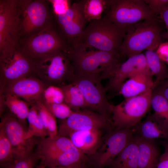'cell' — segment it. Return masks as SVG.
Listing matches in <instances>:
<instances>
[{"instance_id":"obj_21","label":"cell","mask_w":168,"mask_h":168,"mask_svg":"<svg viewBox=\"0 0 168 168\" xmlns=\"http://www.w3.org/2000/svg\"><path fill=\"white\" fill-rule=\"evenodd\" d=\"M134 136L138 145V168H156L161 154L155 140Z\"/></svg>"},{"instance_id":"obj_32","label":"cell","mask_w":168,"mask_h":168,"mask_svg":"<svg viewBox=\"0 0 168 168\" xmlns=\"http://www.w3.org/2000/svg\"><path fill=\"white\" fill-rule=\"evenodd\" d=\"M28 128L27 131V137L29 138L33 137L44 138L48 137V134L39 115L28 119Z\"/></svg>"},{"instance_id":"obj_7","label":"cell","mask_w":168,"mask_h":168,"mask_svg":"<svg viewBox=\"0 0 168 168\" xmlns=\"http://www.w3.org/2000/svg\"><path fill=\"white\" fill-rule=\"evenodd\" d=\"M27 0H0V53L17 45L21 15Z\"/></svg>"},{"instance_id":"obj_8","label":"cell","mask_w":168,"mask_h":168,"mask_svg":"<svg viewBox=\"0 0 168 168\" xmlns=\"http://www.w3.org/2000/svg\"><path fill=\"white\" fill-rule=\"evenodd\" d=\"M104 16L118 27L126 30L140 21L155 17L156 15L144 0H110Z\"/></svg>"},{"instance_id":"obj_2","label":"cell","mask_w":168,"mask_h":168,"mask_svg":"<svg viewBox=\"0 0 168 168\" xmlns=\"http://www.w3.org/2000/svg\"><path fill=\"white\" fill-rule=\"evenodd\" d=\"M161 30L156 17L128 27L120 49V54L124 58H128L145 50L155 51L161 42Z\"/></svg>"},{"instance_id":"obj_33","label":"cell","mask_w":168,"mask_h":168,"mask_svg":"<svg viewBox=\"0 0 168 168\" xmlns=\"http://www.w3.org/2000/svg\"><path fill=\"white\" fill-rule=\"evenodd\" d=\"M49 111L55 118L64 120L74 111L64 103H52L42 102Z\"/></svg>"},{"instance_id":"obj_31","label":"cell","mask_w":168,"mask_h":168,"mask_svg":"<svg viewBox=\"0 0 168 168\" xmlns=\"http://www.w3.org/2000/svg\"><path fill=\"white\" fill-rule=\"evenodd\" d=\"M14 159L12 147L4 130L0 127V165L4 168L13 164Z\"/></svg>"},{"instance_id":"obj_19","label":"cell","mask_w":168,"mask_h":168,"mask_svg":"<svg viewBox=\"0 0 168 168\" xmlns=\"http://www.w3.org/2000/svg\"><path fill=\"white\" fill-rule=\"evenodd\" d=\"M36 151L40 159L63 152L78 150L68 138L58 134L53 137L36 138Z\"/></svg>"},{"instance_id":"obj_3","label":"cell","mask_w":168,"mask_h":168,"mask_svg":"<svg viewBox=\"0 0 168 168\" xmlns=\"http://www.w3.org/2000/svg\"><path fill=\"white\" fill-rule=\"evenodd\" d=\"M71 52L75 74L100 75L109 79L114 69L123 62L119 53L87 49Z\"/></svg>"},{"instance_id":"obj_5","label":"cell","mask_w":168,"mask_h":168,"mask_svg":"<svg viewBox=\"0 0 168 168\" xmlns=\"http://www.w3.org/2000/svg\"><path fill=\"white\" fill-rule=\"evenodd\" d=\"M152 90L125 99L116 105L111 104L110 110L113 127L132 128L141 121L151 107Z\"/></svg>"},{"instance_id":"obj_11","label":"cell","mask_w":168,"mask_h":168,"mask_svg":"<svg viewBox=\"0 0 168 168\" xmlns=\"http://www.w3.org/2000/svg\"><path fill=\"white\" fill-rule=\"evenodd\" d=\"M98 75L75 74L70 82L76 86L82 93L87 109L110 118V104L108 101L106 90Z\"/></svg>"},{"instance_id":"obj_6","label":"cell","mask_w":168,"mask_h":168,"mask_svg":"<svg viewBox=\"0 0 168 168\" xmlns=\"http://www.w3.org/2000/svg\"><path fill=\"white\" fill-rule=\"evenodd\" d=\"M17 45L33 59L62 50H71L54 22L40 32L20 40Z\"/></svg>"},{"instance_id":"obj_42","label":"cell","mask_w":168,"mask_h":168,"mask_svg":"<svg viewBox=\"0 0 168 168\" xmlns=\"http://www.w3.org/2000/svg\"><path fill=\"white\" fill-rule=\"evenodd\" d=\"M84 163L77 164L72 166L66 167L61 166H57L54 167H48V168H86L84 166Z\"/></svg>"},{"instance_id":"obj_24","label":"cell","mask_w":168,"mask_h":168,"mask_svg":"<svg viewBox=\"0 0 168 168\" xmlns=\"http://www.w3.org/2000/svg\"><path fill=\"white\" fill-rule=\"evenodd\" d=\"M110 166L111 168H138V145L134 136Z\"/></svg>"},{"instance_id":"obj_38","label":"cell","mask_w":168,"mask_h":168,"mask_svg":"<svg viewBox=\"0 0 168 168\" xmlns=\"http://www.w3.org/2000/svg\"><path fill=\"white\" fill-rule=\"evenodd\" d=\"M164 152L160 156L156 168H168V139L161 142Z\"/></svg>"},{"instance_id":"obj_27","label":"cell","mask_w":168,"mask_h":168,"mask_svg":"<svg viewBox=\"0 0 168 168\" xmlns=\"http://www.w3.org/2000/svg\"><path fill=\"white\" fill-rule=\"evenodd\" d=\"M147 68L156 79L155 86L168 77V69L154 50H147L144 54Z\"/></svg>"},{"instance_id":"obj_22","label":"cell","mask_w":168,"mask_h":168,"mask_svg":"<svg viewBox=\"0 0 168 168\" xmlns=\"http://www.w3.org/2000/svg\"><path fill=\"white\" fill-rule=\"evenodd\" d=\"M132 129L134 135L145 139H168V132L155 119L152 114H149L144 120L141 121Z\"/></svg>"},{"instance_id":"obj_9","label":"cell","mask_w":168,"mask_h":168,"mask_svg":"<svg viewBox=\"0 0 168 168\" xmlns=\"http://www.w3.org/2000/svg\"><path fill=\"white\" fill-rule=\"evenodd\" d=\"M34 59L17 45L0 53V91L7 85L34 74Z\"/></svg>"},{"instance_id":"obj_29","label":"cell","mask_w":168,"mask_h":168,"mask_svg":"<svg viewBox=\"0 0 168 168\" xmlns=\"http://www.w3.org/2000/svg\"><path fill=\"white\" fill-rule=\"evenodd\" d=\"M110 0H84L82 12L86 20L90 21L100 19L109 7Z\"/></svg>"},{"instance_id":"obj_15","label":"cell","mask_w":168,"mask_h":168,"mask_svg":"<svg viewBox=\"0 0 168 168\" xmlns=\"http://www.w3.org/2000/svg\"><path fill=\"white\" fill-rule=\"evenodd\" d=\"M48 86L34 74L6 86L0 94H8L23 99L31 106L43 100V93Z\"/></svg>"},{"instance_id":"obj_39","label":"cell","mask_w":168,"mask_h":168,"mask_svg":"<svg viewBox=\"0 0 168 168\" xmlns=\"http://www.w3.org/2000/svg\"><path fill=\"white\" fill-rule=\"evenodd\" d=\"M155 50L161 60L168 64V41L161 42Z\"/></svg>"},{"instance_id":"obj_43","label":"cell","mask_w":168,"mask_h":168,"mask_svg":"<svg viewBox=\"0 0 168 168\" xmlns=\"http://www.w3.org/2000/svg\"><path fill=\"white\" fill-rule=\"evenodd\" d=\"M46 167L44 165L40 162L39 164L35 168H45Z\"/></svg>"},{"instance_id":"obj_20","label":"cell","mask_w":168,"mask_h":168,"mask_svg":"<svg viewBox=\"0 0 168 168\" xmlns=\"http://www.w3.org/2000/svg\"><path fill=\"white\" fill-rule=\"evenodd\" d=\"M101 130L75 131L68 137L73 145L85 155L94 153L99 146Z\"/></svg>"},{"instance_id":"obj_14","label":"cell","mask_w":168,"mask_h":168,"mask_svg":"<svg viewBox=\"0 0 168 168\" xmlns=\"http://www.w3.org/2000/svg\"><path fill=\"white\" fill-rule=\"evenodd\" d=\"M0 117V127L11 143L14 160L32 151L36 145V137L27 138L25 125L9 111Z\"/></svg>"},{"instance_id":"obj_23","label":"cell","mask_w":168,"mask_h":168,"mask_svg":"<svg viewBox=\"0 0 168 168\" xmlns=\"http://www.w3.org/2000/svg\"><path fill=\"white\" fill-rule=\"evenodd\" d=\"M85 155L77 150L61 152L53 156L40 159V162L46 167L61 166L69 167L84 163Z\"/></svg>"},{"instance_id":"obj_37","label":"cell","mask_w":168,"mask_h":168,"mask_svg":"<svg viewBox=\"0 0 168 168\" xmlns=\"http://www.w3.org/2000/svg\"><path fill=\"white\" fill-rule=\"evenodd\" d=\"M54 14H60L64 12L71 5L70 2L68 0H50Z\"/></svg>"},{"instance_id":"obj_28","label":"cell","mask_w":168,"mask_h":168,"mask_svg":"<svg viewBox=\"0 0 168 168\" xmlns=\"http://www.w3.org/2000/svg\"><path fill=\"white\" fill-rule=\"evenodd\" d=\"M60 87L64 94V103L73 111L81 109H87V106L83 95L79 88L75 85L69 83Z\"/></svg>"},{"instance_id":"obj_30","label":"cell","mask_w":168,"mask_h":168,"mask_svg":"<svg viewBox=\"0 0 168 168\" xmlns=\"http://www.w3.org/2000/svg\"><path fill=\"white\" fill-rule=\"evenodd\" d=\"M37 110L39 114L48 134L53 137L58 134L56 118L49 111L43 102L38 101L33 105Z\"/></svg>"},{"instance_id":"obj_1","label":"cell","mask_w":168,"mask_h":168,"mask_svg":"<svg viewBox=\"0 0 168 168\" xmlns=\"http://www.w3.org/2000/svg\"><path fill=\"white\" fill-rule=\"evenodd\" d=\"M126 31L104 15L98 19L89 22L78 44L73 48L81 50L93 49L120 54Z\"/></svg>"},{"instance_id":"obj_13","label":"cell","mask_w":168,"mask_h":168,"mask_svg":"<svg viewBox=\"0 0 168 168\" xmlns=\"http://www.w3.org/2000/svg\"><path fill=\"white\" fill-rule=\"evenodd\" d=\"M83 0L74 2L63 13L54 14L55 24L72 48L78 44L88 21L82 12Z\"/></svg>"},{"instance_id":"obj_16","label":"cell","mask_w":168,"mask_h":168,"mask_svg":"<svg viewBox=\"0 0 168 168\" xmlns=\"http://www.w3.org/2000/svg\"><path fill=\"white\" fill-rule=\"evenodd\" d=\"M134 136L132 128H114L110 130L96 158L99 167L110 165Z\"/></svg>"},{"instance_id":"obj_26","label":"cell","mask_w":168,"mask_h":168,"mask_svg":"<svg viewBox=\"0 0 168 168\" xmlns=\"http://www.w3.org/2000/svg\"><path fill=\"white\" fill-rule=\"evenodd\" d=\"M151 106L154 112L152 115L159 124L168 132V100L153 90Z\"/></svg>"},{"instance_id":"obj_4","label":"cell","mask_w":168,"mask_h":168,"mask_svg":"<svg viewBox=\"0 0 168 168\" xmlns=\"http://www.w3.org/2000/svg\"><path fill=\"white\" fill-rule=\"evenodd\" d=\"M71 50H62L33 59L34 74L47 86L70 83L75 75Z\"/></svg>"},{"instance_id":"obj_40","label":"cell","mask_w":168,"mask_h":168,"mask_svg":"<svg viewBox=\"0 0 168 168\" xmlns=\"http://www.w3.org/2000/svg\"><path fill=\"white\" fill-rule=\"evenodd\" d=\"M168 100V77L156 85L153 89Z\"/></svg>"},{"instance_id":"obj_35","label":"cell","mask_w":168,"mask_h":168,"mask_svg":"<svg viewBox=\"0 0 168 168\" xmlns=\"http://www.w3.org/2000/svg\"><path fill=\"white\" fill-rule=\"evenodd\" d=\"M39 160V155L33 151L26 155L14 160L13 168H34Z\"/></svg>"},{"instance_id":"obj_36","label":"cell","mask_w":168,"mask_h":168,"mask_svg":"<svg viewBox=\"0 0 168 168\" xmlns=\"http://www.w3.org/2000/svg\"><path fill=\"white\" fill-rule=\"evenodd\" d=\"M145 2L156 15L168 8V0H144Z\"/></svg>"},{"instance_id":"obj_10","label":"cell","mask_w":168,"mask_h":168,"mask_svg":"<svg viewBox=\"0 0 168 168\" xmlns=\"http://www.w3.org/2000/svg\"><path fill=\"white\" fill-rule=\"evenodd\" d=\"M54 22L50 0H27L21 15L19 40L40 32Z\"/></svg>"},{"instance_id":"obj_12","label":"cell","mask_w":168,"mask_h":168,"mask_svg":"<svg viewBox=\"0 0 168 168\" xmlns=\"http://www.w3.org/2000/svg\"><path fill=\"white\" fill-rule=\"evenodd\" d=\"M114 127L110 118L89 109L74 111L67 118L62 120L58 129V135L68 137L77 131L110 130Z\"/></svg>"},{"instance_id":"obj_25","label":"cell","mask_w":168,"mask_h":168,"mask_svg":"<svg viewBox=\"0 0 168 168\" xmlns=\"http://www.w3.org/2000/svg\"><path fill=\"white\" fill-rule=\"evenodd\" d=\"M0 98L8 111L26 125L29 104L20 98L8 94H0Z\"/></svg>"},{"instance_id":"obj_44","label":"cell","mask_w":168,"mask_h":168,"mask_svg":"<svg viewBox=\"0 0 168 168\" xmlns=\"http://www.w3.org/2000/svg\"><path fill=\"white\" fill-rule=\"evenodd\" d=\"M13 164H11L4 168H13Z\"/></svg>"},{"instance_id":"obj_17","label":"cell","mask_w":168,"mask_h":168,"mask_svg":"<svg viewBox=\"0 0 168 168\" xmlns=\"http://www.w3.org/2000/svg\"><path fill=\"white\" fill-rule=\"evenodd\" d=\"M148 69L144 54L128 58L113 71L105 87L107 91L113 95L119 94L124 83L135 73Z\"/></svg>"},{"instance_id":"obj_18","label":"cell","mask_w":168,"mask_h":168,"mask_svg":"<svg viewBox=\"0 0 168 168\" xmlns=\"http://www.w3.org/2000/svg\"><path fill=\"white\" fill-rule=\"evenodd\" d=\"M153 76L148 69L135 73L124 83L119 94L126 99L152 90L155 86Z\"/></svg>"},{"instance_id":"obj_41","label":"cell","mask_w":168,"mask_h":168,"mask_svg":"<svg viewBox=\"0 0 168 168\" xmlns=\"http://www.w3.org/2000/svg\"><path fill=\"white\" fill-rule=\"evenodd\" d=\"M161 17L164 22L166 31L163 36L168 41V8L163 11L160 14Z\"/></svg>"},{"instance_id":"obj_34","label":"cell","mask_w":168,"mask_h":168,"mask_svg":"<svg viewBox=\"0 0 168 168\" xmlns=\"http://www.w3.org/2000/svg\"><path fill=\"white\" fill-rule=\"evenodd\" d=\"M42 102L52 103H64V94L62 89L57 86H48L44 91Z\"/></svg>"}]
</instances>
